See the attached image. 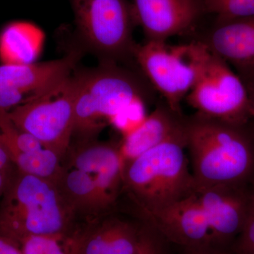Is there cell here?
<instances>
[{
    "label": "cell",
    "instance_id": "obj_1",
    "mask_svg": "<svg viewBox=\"0 0 254 254\" xmlns=\"http://www.w3.org/2000/svg\"><path fill=\"white\" fill-rule=\"evenodd\" d=\"M186 148L197 186L242 185L254 176V129L195 113L187 116Z\"/></svg>",
    "mask_w": 254,
    "mask_h": 254
},
{
    "label": "cell",
    "instance_id": "obj_2",
    "mask_svg": "<svg viewBox=\"0 0 254 254\" xmlns=\"http://www.w3.org/2000/svg\"><path fill=\"white\" fill-rule=\"evenodd\" d=\"M77 74L73 136L81 141L134 105L155 99L157 91L138 68L100 63Z\"/></svg>",
    "mask_w": 254,
    "mask_h": 254
},
{
    "label": "cell",
    "instance_id": "obj_3",
    "mask_svg": "<svg viewBox=\"0 0 254 254\" xmlns=\"http://www.w3.org/2000/svg\"><path fill=\"white\" fill-rule=\"evenodd\" d=\"M185 124L167 141L124 167L123 190L141 215L183 199L195 190L190 160L185 154Z\"/></svg>",
    "mask_w": 254,
    "mask_h": 254
},
{
    "label": "cell",
    "instance_id": "obj_4",
    "mask_svg": "<svg viewBox=\"0 0 254 254\" xmlns=\"http://www.w3.org/2000/svg\"><path fill=\"white\" fill-rule=\"evenodd\" d=\"M75 214L57 182L16 168L0 200V235L18 245L33 235H65Z\"/></svg>",
    "mask_w": 254,
    "mask_h": 254
},
{
    "label": "cell",
    "instance_id": "obj_5",
    "mask_svg": "<svg viewBox=\"0 0 254 254\" xmlns=\"http://www.w3.org/2000/svg\"><path fill=\"white\" fill-rule=\"evenodd\" d=\"M82 46L100 63L138 68L134 60L137 25L128 0H70Z\"/></svg>",
    "mask_w": 254,
    "mask_h": 254
},
{
    "label": "cell",
    "instance_id": "obj_6",
    "mask_svg": "<svg viewBox=\"0 0 254 254\" xmlns=\"http://www.w3.org/2000/svg\"><path fill=\"white\" fill-rule=\"evenodd\" d=\"M55 82L36 98L8 111L23 131L36 138L60 158L67 153L73 138L77 72Z\"/></svg>",
    "mask_w": 254,
    "mask_h": 254
},
{
    "label": "cell",
    "instance_id": "obj_7",
    "mask_svg": "<svg viewBox=\"0 0 254 254\" xmlns=\"http://www.w3.org/2000/svg\"><path fill=\"white\" fill-rule=\"evenodd\" d=\"M208 55L195 41L168 46L165 42L146 41L136 45L134 60L155 91L174 110L182 113V100L194 85Z\"/></svg>",
    "mask_w": 254,
    "mask_h": 254
},
{
    "label": "cell",
    "instance_id": "obj_8",
    "mask_svg": "<svg viewBox=\"0 0 254 254\" xmlns=\"http://www.w3.org/2000/svg\"><path fill=\"white\" fill-rule=\"evenodd\" d=\"M185 99L196 113L210 118L236 124L252 119L245 83L226 62L210 53Z\"/></svg>",
    "mask_w": 254,
    "mask_h": 254
},
{
    "label": "cell",
    "instance_id": "obj_9",
    "mask_svg": "<svg viewBox=\"0 0 254 254\" xmlns=\"http://www.w3.org/2000/svg\"><path fill=\"white\" fill-rule=\"evenodd\" d=\"M188 36L232 66L246 87L254 83V17L214 18L210 26L196 28Z\"/></svg>",
    "mask_w": 254,
    "mask_h": 254
},
{
    "label": "cell",
    "instance_id": "obj_10",
    "mask_svg": "<svg viewBox=\"0 0 254 254\" xmlns=\"http://www.w3.org/2000/svg\"><path fill=\"white\" fill-rule=\"evenodd\" d=\"M194 193L208 219L214 247L231 248L247 220L250 183L195 185Z\"/></svg>",
    "mask_w": 254,
    "mask_h": 254
},
{
    "label": "cell",
    "instance_id": "obj_11",
    "mask_svg": "<svg viewBox=\"0 0 254 254\" xmlns=\"http://www.w3.org/2000/svg\"><path fill=\"white\" fill-rule=\"evenodd\" d=\"M141 218L178 249L214 247L208 219L194 190L186 198L142 215Z\"/></svg>",
    "mask_w": 254,
    "mask_h": 254
},
{
    "label": "cell",
    "instance_id": "obj_12",
    "mask_svg": "<svg viewBox=\"0 0 254 254\" xmlns=\"http://www.w3.org/2000/svg\"><path fill=\"white\" fill-rule=\"evenodd\" d=\"M131 4L137 25L148 41L188 36L206 14L203 0H132Z\"/></svg>",
    "mask_w": 254,
    "mask_h": 254
},
{
    "label": "cell",
    "instance_id": "obj_13",
    "mask_svg": "<svg viewBox=\"0 0 254 254\" xmlns=\"http://www.w3.org/2000/svg\"><path fill=\"white\" fill-rule=\"evenodd\" d=\"M0 145L15 168L23 173L58 181L63 171L61 158L45 148L36 138L20 129L7 111L0 110Z\"/></svg>",
    "mask_w": 254,
    "mask_h": 254
},
{
    "label": "cell",
    "instance_id": "obj_14",
    "mask_svg": "<svg viewBox=\"0 0 254 254\" xmlns=\"http://www.w3.org/2000/svg\"><path fill=\"white\" fill-rule=\"evenodd\" d=\"M71 165L93 177L105 203L113 208L123 190L124 164L119 145L82 141Z\"/></svg>",
    "mask_w": 254,
    "mask_h": 254
},
{
    "label": "cell",
    "instance_id": "obj_15",
    "mask_svg": "<svg viewBox=\"0 0 254 254\" xmlns=\"http://www.w3.org/2000/svg\"><path fill=\"white\" fill-rule=\"evenodd\" d=\"M186 118L183 113L174 110L163 98L158 100L154 110L127 133L119 144L124 167L173 136L184 127Z\"/></svg>",
    "mask_w": 254,
    "mask_h": 254
},
{
    "label": "cell",
    "instance_id": "obj_16",
    "mask_svg": "<svg viewBox=\"0 0 254 254\" xmlns=\"http://www.w3.org/2000/svg\"><path fill=\"white\" fill-rule=\"evenodd\" d=\"M46 42V33L31 21L16 20L0 31V64L22 65L37 63Z\"/></svg>",
    "mask_w": 254,
    "mask_h": 254
},
{
    "label": "cell",
    "instance_id": "obj_17",
    "mask_svg": "<svg viewBox=\"0 0 254 254\" xmlns=\"http://www.w3.org/2000/svg\"><path fill=\"white\" fill-rule=\"evenodd\" d=\"M57 183L75 213L98 214L110 209L88 173L75 168L63 170Z\"/></svg>",
    "mask_w": 254,
    "mask_h": 254
},
{
    "label": "cell",
    "instance_id": "obj_18",
    "mask_svg": "<svg viewBox=\"0 0 254 254\" xmlns=\"http://www.w3.org/2000/svg\"><path fill=\"white\" fill-rule=\"evenodd\" d=\"M64 235H33L21 242L23 254H82L85 237L73 241L66 247L63 240Z\"/></svg>",
    "mask_w": 254,
    "mask_h": 254
},
{
    "label": "cell",
    "instance_id": "obj_19",
    "mask_svg": "<svg viewBox=\"0 0 254 254\" xmlns=\"http://www.w3.org/2000/svg\"><path fill=\"white\" fill-rule=\"evenodd\" d=\"M206 14L218 20L254 17V0H203Z\"/></svg>",
    "mask_w": 254,
    "mask_h": 254
},
{
    "label": "cell",
    "instance_id": "obj_20",
    "mask_svg": "<svg viewBox=\"0 0 254 254\" xmlns=\"http://www.w3.org/2000/svg\"><path fill=\"white\" fill-rule=\"evenodd\" d=\"M141 227L128 222L117 220L115 230L103 254H135Z\"/></svg>",
    "mask_w": 254,
    "mask_h": 254
},
{
    "label": "cell",
    "instance_id": "obj_21",
    "mask_svg": "<svg viewBox=\"0 0 254 254\" xmlns=\"http://www.w3.org/2000/svg\"><path fill=\"white\" fill-rule=\"evenodd\" d=\"M170 246L153 227L143 222L135 254H170Z\"/></svg>",
    "mask_w": 254,
    "mask_h": 254
},
{
    "label": "cell",
    "instance_id": "obj_22",
    "mask_svg": "<svg viewBox=\"0 0 254 254\" xmlns=\"http://www.w3.org/2000/svg\"><path fill=\"white\" fill-rule=\"evenodd\" d=\"M116 219L108 220L85 238L82 254H103L111 238L117 222Z\"/></svg>",
    "mask_w": 254,
    "mask_h": 254
},
{
    "label": "cell",
    "instance_id": "obj_23",
    "mask_svg": "<svg viewBox=\"0 0 254 254\" xmlns=\"http://www.w3.org/2000/svg\"><path fill=\"white\" fill-rule=\"evenodd\" d=\"M231 249L237 254H254V194L251 190L247 220Z\"/></svg>",
    "mask_w": 254,
    "mask_h": 254
},
{
    "label": "cell",
    "instance_id": "obj_24",
    "mask_svg": "<svg viewBox=\"0 0 254 254\" xmlns=\"http://www.w3.org/2000/svg\"><path fill=\"white\" fill-rule=\"evenodd\" d=\"M179 254H237L230 249L208 247L201 248L179 249Z\"/></svg>",
    "mask_w": 254,
    "mask_h": 254
},
{
    "label": "cell",
    "instance_id": "obj_25",
    "mask_svg": "<svg viewBox=\"0 0 254 254\" xmlns=\"http://www.w3.org/2000/svg\"><path fill=\"white\" fill-rule=\"evenodd\" d=\"M0 254H23L20 245L0 235Z\"/></svg>",
    "mask_w": 254,
    "mask_h": 254
},
{
    "label": "cell",
    "instance_id": "obj_26",
    "mask_svg": "<svg viewBox=\"0 0 254 254\" xmlns=\"http://www.w3.org/2000/svg\"><path fill=\"white\" fill-rule=\"evenodd\" d=\"M15 170H16V168L11 163L9 155L5 151L3 147L0 145V172L12 174Z\"/></svg>",
    "mask_w": 254,
    "mask_h": 254
},
{
    "label": "cell",
    "instance_id": "obj_27",
    "mask_svg": "<svg viewBox=\"0 0 254 254\" xmlns=\"http://www.w3.org/2000/svg\"><path fill=\"white\" fill-rule=\"evenodd\" d=\"M12 174H7L0 172V200H1V197L4 194L6 187H7L8 184H9L10 177L12 175Z\"/></svg>",
    "mask_w": 254,
    "mask_h": 254
},
{
    "label": "cell",
    "instance_id": "obj_28",
    "mask_svg": "<svg viewBox=\"0 0 254 254\" xmlns=\"http://www.w3.org/2000/svg\"><path fill=\"white\" fill-rule=\"evenodd\" d=\"M247 92H248L249 98H250L251 109H252V119L250 123L252 124L254 129V83L250 86L246 87Z\"/></svg>",
    "mask_w": 254,
    "mask_h": 254
},
{
    "label": "cell",
    "instance_id": "obj_29",
    "mask_svg": "<svg viewBox=\"0 0 254 254\" xmlns=\"http://www.w3.org/2000/svg\"><path fill=\"white\" fill-rule=\"evenodd\" d=\"M250 187L251 189V190H252V193L254 194V177L252 178V180H251L250 183Z\"/></svg>",
    "mask_w": 254,
    "mask_h": 254
}]
</instances>
